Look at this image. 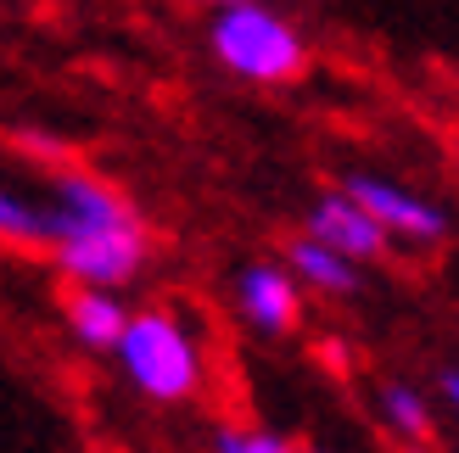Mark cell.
Returning <instances> with one entry per match:
<instances>
[{"label":"cell","mask_w":459,"mask_h":453,"mask_svg":"<svg viewBox=\"0 0 459 453\" xmlns=\"http://www.w3.org/2000/svg\"><path fill=\"white\" fill-rule=\"evenodd\" d=\"M39 208H45L39 258H51V269L67 286L124 291L146 275L152 263L146 213L107 174L84 163H51L39 174Z\"/></svg>","instance_id":"6da1fadb"},{"label":"cell","mask_w":459,"mask_h":453,"mask_svg":"<svg viewBox=\"0 0 459 453\" xmlns=\"http://www.w3.org/2000/svg\"><path fill=\"white\" fill-rule=\"evenodd\" d=\"M208 17V56L236 84L281 90L308 73V34L281 0H219Z\"/></svg>","instance_id":"7a4b0ae2"},{"label":"cell","mask_w":459,"mask_h":453,"mask_svg":"<svg viewBox=\"0 0 459 453\" xmlns=\"http://www.w3.org/2000/svg\"><path fill=\"white\" fill-rule=\"evenodd\" d=\"M112 364H118L124 387L157 409H179L208 387V347H202L196 325L174 308H134L112 347Z\"/></svg>","instance_id":"3957f363"},{"label":"cell","mask_w":459,"mask_h":453,"mask_svg":"<svg viewBox=\"0 0 459 453\" xmlns=\"http://www.w3.org/2000/svg\"><path fill=\"white\" fill-rule=\"evenodd\" d=\"M342 191H348L364 213L376 218V230L386 235V246H415V252H431V246H443L454 235V218L443 201H431L426 191L403 185L393 174H370V168H353L342 179Z\"/></svg>","instance_id":"277c9868"},{"label":"cell","mask_w":459,"mask_h":453,"mask_svg":"<svg viewBox=\"0 0 459 453\" xmlns=\"http://www.w3.org/2000/svg\"><path fill=\"white\" fill-rule=\"evenodd\" d=\"M236 313L252 336H264V342H281L303 325V297L308 291L291 280V269L281 258H258V263H241L236 269Z\"/></svg>","instance_id":"5b68a950"},{"label":"cell","mask_w":459,"mask_h":453,"mask_svg":"<svg viewBox=\"0 0 459 453\" xmlns=\"http://www.w3.org/2000/svg\"><path fill=\"white\" fill-rule=\"evenodd\" d=\"M303 235H314V241H325L331 252H342V258H353V263H364V269H370L376 258H386V252H393V246H386V235L376 230V218L364 213V208H359V201H353L348 191H342V185L308 201Z\"/></svg>","instance_id":"8992f818"},{"label":"cell","mask_w":459,"mask_h":453,"mask_svg":"<svg viewBox=\"0 0 459 453\" xmlns=\"http://www.w3.org/2000/svg\"><path fill=\"white\" fill-rule=\"evenodd\" d=\"M129 313L134 308L124 303V291H107V286H67V297H62V325L74 336V347H84V353L118 347Z\"/></svg>","instance_id":"52a82bcc"},{"label":"cell","mask_w":459,"mask_h":453,"mask_svg":"<svg viewBox=\"0 0 459 453\" xmlns=\"http://www.w3.org/2000/svg\"><path fill=\"white\" fill-rule=\"evenodd\" d=\"M281 263L291 269V280L303 286V291H314V297L348 303V297H359V291H364V263L331 252V246L314 241V235H291L286 252H281Z\"/></svg>","instance_id":"ba28073f"},{"label":"cell","mask_w":459,"mask_h":453,"mask_svg":"<svg viewBox=\"0 0 459 453\" xmlns=\"http://www.w3.org/2000/svg\"><path fill=\"white\" fill-rule=\"evenodd\" d=\"M45 241V208H39V179H17L0 168V246L12 252H39Z\"/></svg>","instance_id":"9c48e42d"},{"label":"cell","mask_w":459,"mask_h":453,"mask_svg":"<svg viewBox=\"0 0 459 453\" xmlns=\"http://www.w3.org/2000/svg\"><path fill=\"white\" fill-rule=\"evenodd\" d=\"M376 415L403 448H431V397L409 380H386L376 392Z\"/></svg>","instance_id":"30bf717a"},{"label":"cell","mask_w":459,"mask_h":453,"mask_svg":"<svg viewBox=\"0 0 459 453\" xmlns=\"http://www.w3.org/2000/svg\"><path fill=\"white\" fill-rule=\"evenodd\" d=\"M213 453H297V448L281 432H269V425H219Z\"/></svg>","instance_id":"8fae6325"},{"label":"cell","mask_w":459,"mask_h":453,"mask_svg":"<svg viewBox=\"0 0 459 453\" xmlns=\"http://www.w3.org/2000/svg\"><path fill=\"white\" fill-rule=\"evenodd\" d=\"M437 392H443V403H448V415L459 420V370H443V380H437Z\"/></svg>","instance_id":"7c38bea8"},{"label":"cell","mask_w":459,"mask_h":453,"mask_svg":"<svg viewBox=\"0 0 459 453\" xmlns=\"http://www.w3.org/2000/svg\"><path fill=\"white\" fill-rule=\"evenodd\" d=\"M179 6H196V12H213L219 0H179Z\"/></svg>","instance_id":"4fadbf2b"},{"label":"cell","mask_w":459,"mask_h":453,"mask_svg":"<svg viewBox=\"0 0 459 453\" xmlns=\"http://www.w3.org/2000/svg\"><path fill=\"white\" fill-rule=\"evenodd\" d=\"M403 453H437V448H403Z\"/></svg>","instance_id":"5bb4252c"},{"label":"cell","mask_w":459,"mask_h":453,"mask_svg":"<svg viewBox=\"0 0 459 453\" xmlns=\"http://www.w3.org/2000/svg\"><path fill=\"white\" fill-rule=\"evenodd\" d=\"M281 6H303V0H281Z\"/></svg>","instance_id":"9a60e30c"},{"label":"cell","mask_w":459,"mask_h":453,"mask_svg":"<svg viewBox=\"0 0 459 453\" xmlns=\"http://www.w3.org/2000/svg\"><path fill=\"white\" fill-rule=\"evenodd\" d=\"M297 453H308V448H297Z\"/></svg>","instance_id":"2e32d148"}]
</instances>
